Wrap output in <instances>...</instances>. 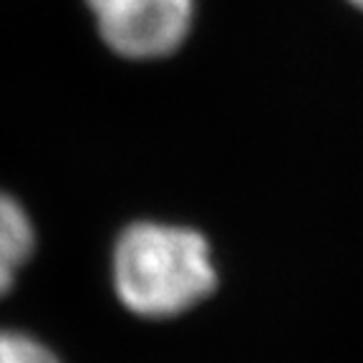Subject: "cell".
I'll return each instance as SVG.
<instances>
[{"label":"cell","instance_id":"1","mask_svg":"<svg viewBox=\"0 0 363 363\" xmlns=\"http://www.w3.org/2000/svg\"><path fill=\"white\" fill-rule=\"evenodd\" d=\"M111 270L119 301L144 318L179 315L204 301L217 283L207 240L162 222L126 227L113 247Z\"/></svg>","mask_w":363,"mask_h":363},{"label":"cell","instance_id":"5","mask_svg":"<svg viewBox=\"0 0 363 363\" xmlns=\"http://www.w3.org/2000/svg\"><path fill=\"white\" fill-rule=\"evenodd\" d=\"M348 3H353V6H356L358 11H363V0H348Z\"/></svg>","mask_w":363,"mask_h":363},{"label":"cell","instance_id":"3","mask_svg":"<svg viewBox=\"0 0 363 363\" xmlns=\"http://www.w3.org/2000/svg\"><path fill=\"white\" fill-rule=\"evenodd\" d=\"M35 245L30 217L8 194H0V295L16 280L18 270L28 262Z\"/></svg>","mask_w":363,"mask_h":363},{"label":"cell","instance_id":"2","mask_svg":"<svg viewBox=\"0 0 363 363\" xmlns=\"http://www.w3.org/2000/svg\"><path fill=\"white\" fill-rule=\"evenodd\" d=\"M99 33L119 56L162 58L189 33L194 0H86Z\"/></svg>","mask_w":363,"mask_h":363},{"label":"cell","instance_id":"4","mask_svg":"<svg viewBox=\"0 0 363 363\" xmlns=\"http://www.w3.org/2000/svg\"><path fill=\"white\" fill-rule=\"evenodd\" d=\"M0 363H61L30 335L0 330Z\"/></svg>","mask_w":363,"mask_h":363}]
</instances>
